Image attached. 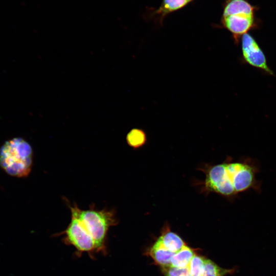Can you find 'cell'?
<instances>
[{
	"instance_id": "cell-12",
	"label": "cell",
	"mask_w": 276,
	"mask_h": 276,
	"mask_svg": "<svg viewBox=\"0 0 276 276\" xmlns=\"http://www.w3.org/2000/svg\"><path fill=\"white\" fill-rule=\"evenodd\" d=\"M234 272V269L221 268L212 260L205 259V269L202 276H224Z\"/></svg>"
},
{
	"instance_id": "cell-3",
	"label": "cell",
	"mask_w": 276,
	"mask_h": 276,
	"mask_svg": "<svg viewBox=\"0 0 276 276\" xmlns=\"http://www.w3.org/2000/svg\"><path fill=\"white\" fill-rule=\"evenodd\" d=\"M33 163L31 145L21 137L7 141L0 148V166L8 174L25 177L30 173Z\"/></svg>"
},
{
	"instance_id": "cell-16",
	"label": "cell",
	"mask_w": 276,
	"mask_h": 276,
	"mask_svg": "<svg viewBox=\"0 0 276 276\" xmlns=\"http://www.w3.org/2000/svg\"><path fill=\"white\" fill-rule=\"evenodd\" d=\"M188 1H191V0H188Z\"/></svg>"
},
{
	"instance_id": "cell-11",
	"label": "cell",
	"mask_w": 276,
	"mask_h": 276,
	"mask_svg": "<svg viewBox=\"0 0 276 276\" xmlns=\"http://www.w3.org/2000/svg\"><path fill=\"white\" fill-rule=\"evenodd\" d=\"M126 139L129 146L134 149H137L146 144L147 136L143 129L133 128L127 133Z\"/></svg>"
},
{
	"instance_id": "cell-9",
	"label": "cell",
	"mask_w": 276,
	"mask_h": 276,
	"mask_svg": "<svg viewBox=\"0 0 276 276\" xmlns=\"http://www.w3.org/2000/svg\"><path fill=\"white\" fill-rule=\"evenodd\" d=\"M159 238L164 245L173 253L178 251L186 245L177 234L170 231L167 226L164 227V230Z\"/></svg>"
},
{
	"instance_id": "cell-7",
	"label": "cell",
	"mask_w": 276,
	"mask_h": 276,
	"mask_svg": "<svg viewBox=\"0 0 276 276\" xmlns=\"http://www.w3.org/2000/svg\"><path fill=\"white\" fill-rule=\"evenodd\" d=\"M256 10V7L246 0H227L223 17L239 14L255 15Z\"/></svg>"
},
{
	"instance_id": "cell-2",
	"label": "cell",
	"mask_w": 276,
	"mask_h": 276,
	"mask_svg": "<svg viewBox=\"0 0 276 276\" xmlns=\"http://www.w3.org/2000/svg\"><path fill=\"white\" fill-rule=\"evenodd\" d=\"M71 214L76 215L83 223L92 237L96 252L107 253V236L109 229L118 223L116 212L112 210L95 209L94 206L89 210H82L74 204L70 205Z\"/></svg>"
},
{
	"instance_id": "cell-10",
	"label": "cell",
	"mask_w": 276,
	"mask_h": 276,
	"mask_svg": "<svg viewBox=\"0 0 276 276\" xmlns=\"http://www.w3.org/2000/svg\"><path fill=\"white\" fill-rule=\"evenodd\" d=\"M195 255L193 250L185 245L174 254L171 259V265L178 268L187 267Z\"/></svg>"
},
{
	"instance_id": "cell-14",
	"label": "cell",
	"mask_w": 276,
	"mask_h": 276,
	"mask_svg": "<svg viewBox=\"0 0 276 276\" xmlns=\"http://www.w3.org/2000/svg\"><path fill=\"white\" fill-rule=\"evenodd\" d=\"M188 0H164L159 11L164 13L176 10L186 5Z\"/></svg>"
},
{
	"instance_id": "cell-15",
	"label": "cell",
	"mask_w": 276,
	"mask_h": 276,
	"mask_svg": "<svg viewBox=\"0 0 276 276\" xmlns=\"http://www.w3.org/2000/svg\"><path fill=\"white\" fill-rule=\"evenodd\" d=\"M165 276H191L188 267L178 268L171 265L162 267Z\"/></svg>"
},
{
	"instance_id": "cell-13",
	"label": "cell",
	"mask_w": 276,
	"mask_h": 276,
	"mask_svg": "<svg viewBox=\"0 0 276 276\" xmlns=\"http://www.w3.org/2000/svg\"><path fill=\"white\" fill-rule=\"evenodd\" d=\"M205 259L195 255L188 267L191 276H202L205 269Z\"/></svg>"
},
{
	"instance_id": "cell-1",
	"label": "cell",
	"mask_w": 276,
	"mask_h": 276,
	"mask_svg": "<svg viewBox=\"0 0 276 276\" xmlns=\"http://www.w3.org/2000/svg\"><path fill=\"white\" fill-rule=\"evenodd\" d=\"M203 171L205 175L203 190L205 192H214L231 199L248 190H260V182L256 178L259 167L251 158L226 160L207 166Z\"/></svg>"
},
{
	"instance_id": "cell-4",
	"label": "cell",
	"mask_w": 276,
	"mask_h": 276,
	"mask_svg": "<svg viewBox=\"0 0 276 276\" xmlns=\"http://www.w3.org/2000/svg\"><path fill=\"white\" fill-rule=\"evenodd\" d=\"M64 235L63 242L76 249L78 256L87 253L91 257L96 252L95 242L80 219L71 214V221L67 228L58 234Z\"/></svg>"
},
{
	"instance_id": "cell-8",
	"label": "cell",
	"mask_w": 276,
	"mask_h": 276,
	"mask_svg": "<svg viewBox=\"0 0 276 276\" xmlns=\"http://www.w3.org/2000/svg\"><path fill=\"white\" fill-rule=\"evenodd\" d=\"M149 254L154 261L162 267L171 265V259L174 253L168 250L158 238L151 247Z\"/></svg>"
},
{
	"instance_id": "cell-5",
	"label": "cell",
	"mask_w": 276,
	"mask_h": 276,
	"mask_svg": "<svg viewBox=\"0 0 276 276\" xmlns=\"http://www.w3.org/2000/svg\"><path fill=\"white\" fill-rule=\"evenodd\" d=\"M240 40L243 62L267 75H273V72L268 65L265 55L253 36L246 33L241 37Z\"/></svg>"
},
{
	"instance_id": "cell-6",
	"label": "cell",
	"mask_w": 276,
	"mask_h": 276,
	"mask_svg": "<svg viewBox=\"0 0 276 276\" xmlns=\"http://www.w3.org/2000/svg\"><path fill=\"white\" fill-rule=\"evenodd\" d=\"M222 23L231 33L235 44L239 43L243 35L258 26L255 15L244 14L223 17Z\"/></svg>"
}]
</instances>
